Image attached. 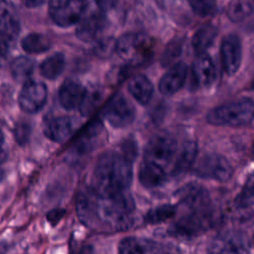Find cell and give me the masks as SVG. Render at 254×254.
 Instances as JSON below:
<instances>
[{"label": "cell", "instance_id": "6da1fadb", "mask_svg": "<svg viewBox=\"0 0 254 254\" xmlns=\"http://www.w3.org/2000/svg\"><path fill=\"white\" fill-rule=\"evenodd\" d=\"M76 211L80 221L92 229L123 230L133 222L135 202L130 192L102 195L86 187L78 193Z\"/></svg>", "mask_w": 254, "mask_h": 254}, {"label": "cell", "instance_id": "7a4b0ae2", "mask_svg": "<svg viewBox=\"0 0 254 254\" xmlns=\"http://www.w3.org/2000/svg\"><path fill=\"white\" fill-rule=\"evenodd\" d=\"M133 160L122 152L107 151L99 156L93 171L91 188L102 195L129 192L133 180Z\"/></svg>", "mask_w": 254, "mask_h": 254}, {"label": "cell", "instance_id": "3957f363", "mask_svg": "<svg viewBox=\"0 0 254 254\" xmlns=\"http://www.w3.org/2000/svg\"><path fill=\"white\" fill-rule=\"evenodd\" d=\"M254 104L252 99L244 98L231 101L211 109L206 115L209 124L217 126H241L253 118Z\"/></svg>", "mask_w": 254, "mask_h": 254}, {"label": "cell", "instance_id": "277c9868", "mask_svg": "<svg viewBox=\"0 0 254 254\" xmlns=\"http://www.w3.org/2000/svg\"><path fill=\"white\" fill-rule=\"evenodd\" d=\"M115 52L131 64H142L151 58V40L143 34L126 33L116 41Z\"/></svg>", "mask_w": 254, "mask_h": 254}, {"label": "cell", "instance_id": "5b68a950", "mask_svg": "<svg viewBox=\"0 0 254 254\" xmlns=\"http://www.w3.org/2000/svg\"><path fill=\"white\" fill-rule=\"evenodd\" d=\"M216 220V212L199 213L186 212L170 225L168 232L170 235L181 238H192L209 229Z\"/></svg>", "mask_w": 254, "mask_h": 254}, {"label": "cell", "instance_id": "8992f818", "mask_svg": "<svg viewBox=\"0 0 254 254\" xmlns=\"http://www.w3.org/2000/svg\"><path fill=\"white\" fill-rule=\"evenodd\" d=\"M178 152V144L169 134H157L148 142L144 161L153 163L163 169H167L175 160Z\"/></svg>", "mask_w": 254, "mask_h": 254}, {"label": "cell", "instance_id": "52a82bcc", "mask_svg": "<svg viewBox=\"0 0 254 254\" xmlns=\"http://www.w3.org/2000/svg\"><path fill=\"white\" fill-rule=\"evenodd\" d=\"M88 5V0H50L49 14L60 27H69L78 23Z\"/></svg>", "mask_w": 254, "mask_h": 254}, {"label": "cell", "instance_id": "ba28073f", "mask_svg": "<svg viewBox=\"0 0 254 254\" xmlns=\"http://www.w3.org/2000/svg\"><path fill=\"white\" fill-rule=\"evenodd\" d=\"M179 205L186 212H214L211 197L206 189L199 185L190 184L178 191Z\"/></svg>", "mask_w": 254, "mask_h": 254}, {"label": "cell", "instance_id": "9c48e42d", "mask_svg": "<svg viewBox=\"0 0 254 254\" xmlns=\"http://www.w3.org/2000/svg\"><path fill=\"white\" fill-rule=\"evenodd\" d=\"M193 173L201 179L222 183L232 177L233 168L225 157L218 154H206L198 160L193 168Z\"/></svg>", "mask_w": 254, "mask_h": 254}, {"label": "cell", "instance_id": "30bf717a", "mask_svg": "<svg viewBox=\"0 0 254 254\" xmlns=\"http://www.w3.org/2000/svg\"><path fill=\"white\" fill-rule=\"evenodd\" d=\"M102 114L110 125L116 128H122L130 125L134 121L136 109L127 97L118 93L105 105Z\"/></svg>", "mask_w": 254, "mask_h": 254}, {"label": "cell", "instance_id": "8fae6325", "mask_svg": "<svg viewBox=\"0 0 254 254\" xmlns=\"http://www.w3.org/2000/svg\"><path fill=\"white\" fill-rule=\"evenodd\" d=\"M250 247L247 235L239 231H227L213 239L207 254H249Z\"/></svg>", "mask_w": 254, "mask_h": 254}, {"label": "cell", "instance_id": "7c38bea8", "mask_svg": "<svg viewBox=\"0 0 254 254\" xmlns=\"http://www.w3.org/2000/svg\"><path fill=\"white\" fill-rule=\"evenodd\" d=\"M47 86L37 80L29 79L24 82L19 94V106L26 113H36L40 111L47 102Z\"/></svg>", "mask_w": 254, "mask_h": 254}, {"label": "cell", "instance_id": "4fadbf2b", "mask_svg": "<svg viewBox=\"0 0 254 254\" xmlns=\"http://www.w3.org/2000/svg\"><path fill=\"white\" fill-rule=\"evenodd\" d=\"M220 58L223 71L233 75L239 69L242 59L240 39L236 35H227L220 45Z\"/></svg>", "mask_w": 254, "mask_h": 254}, {"label": "cell", "instance_id": "5bb4252c", "mask_svg": "<svg viewBox=\"0 0 254 254\" xmlns=\"http://www.w3.org/2000/svg\"><path fill=\"white\" fill-rule=\"evenodd\" d=\"M76 128V120L68 116H57L49 118L44 123V134L56 143H64L68 140Z\"/></svg>", "mask_w": 254, "mask_h": 254}, {"label": "cell", "instance_id": "9a60e30c", "mask_svg": "<svg viewBox=\"0 0 254 254\" xmlns=\"http://www.w3.org/2000/svg\"><path fill=\"white\" fill-rule=\"evenodd\" d=\"M107 26V18L102 12H92L79 21L76 36L83 42H92L101 36Z\"/></svg>", "mask_w": 254, "mask_h": 254}, {"label": "cell", "instance_id": "2e32d148", "mask_svg": "<svg viewBox=\"0 0 254 254\" xmlns=\"http://www.w3.org/2000/svg\"><path fill=\"white\" fill-rule=\"evenodd\" d=\"M188 74V66L185 63H177L172 65L161 77L158 87L162 94L173 95L185 84Z\"/></svg>", "mask_w": 254, "mask_h": 254}, {"label": "cell", "instance_id": "e0dca14e", "mask_svg": "<svg viewBox=\"0 0 254 254\" xmlns=\"http://www.w3.org/2000/svg\"><path fill=\"white\" fill-rule=\"evenodd\" d=\"M85 93L83 85L72 78L65 79L59 89V102L65 110L78 108Z\"/></svg>", "mask_w": 254, "mask_h": 254}, {"label": "cell", "instance_id": "ac0fdd59", "mask_svg": "<svg viewBox=\"0 0 254 254\" xmlns=\"http://www.w3.org/2000/svg\"><path fill=\"white\" fill-rule=\"evenodd\" d=\"M20 32L17 11L10 0H0V35L13 42Z\"/></svg>", "mask_w": 254, "mask_h": 254}, {"label": "cell", "instance_id": "d6986e66", "mask_svg": "<svg viewBox=\"0 0 254 254\" xmlns=\"http://www.w3.org/2000/svg\"><path fill=\"white\" fill-rule=\"evenodd\" d=\"M191 73L196 85H210L216 78V69L211 58L205 54L199 55L192 64Z\"/></svg>", "mask_w": 254, "mask_h": 254}, {"label": "cell", "instance_id": "ffe728a7", "mask_svg": "<svg viewBox=\"0 0 254 254\" xmlns=\"http://www.w3.org/2000/svg\"><path fill=\"white\" fill-rule=\"evenodd\" d=\"M197 154V146L194 142L189 141L186 142L181 149H178L176 154L174 165L171 171L173 177H180L188 172L195 162Z\"/></svg>", "mask_w": 254, "mask_h": 254}, {"label": "cell", "instance_id": "44dd1931", "mask_svg": "<svg viewBox=\"0 0 254 254\" xmlns=\"http://www.w3.org/2000/svg\"><path fill=\"white\" fill-rule=\"evenodd\" d=\"M139 181L147 189H154L163 186L167 179V171L153 163L144 161L139 169Z\"/></svg>", "mask_w": 254, "mask_h": 254}, {"label": "cell", "instance_id": "7402d4cb", "mask_svg": "<svg viewBox=\"0 0 254 254\" xmlns=\"http://www.w3.org/2000/svg\"><path fill=\"white\" fill-rule=\"evenodd\" d=\"M127 86L131 95L140 104H147L151 100L154 87L147 76L143 74L134 75L128 81Z\"/></svg>", "mask_w": 254, "mask_h": 254}, {"label": "cell", "instance_id": "603a6c76", "mask_svg": "<svg viewBox=\"0 0 254 254\" xmlns=\"http://www.w3.org/2000/svg\"><path fill=\"white\" fill-rule=\"evenodd\" d=\"M217 34V28L211 24H205L198 28L191 39V47L195 54L198 56L204 54L213 44Z\"/></svg>", "mask_w": 254, "mask_h": 254}, {"label": "cell", "instance_id": "cb8c5ba5", "mask_svg": "<svg viewBox=\"0 0 254 254\" xmlns=\"http://www.w3.org/2000/svg\"><path fill=\"white\" fill-rule=\"evenodd\" d=\"M153 241L137 237H126L118 246V254H152Z\"/></svg>", "mask_w": 254, "mask_h": 254}, {"label": "cell", "instance_id": "d4e9b609", "mask_svg": "<svg viewBox=\"0 0 254 254\" xmlns=\"http://www.w3.org/2000/svg\"><path fill=\"white\" fill-rule=\"evenodd\" d=\"M65 66V59L62 53H57L47 58L40 65L41 74L48 79L59 77Z\"/></svg>", "mask_w": 254, "mask_h": 254}, {"label": "cell", "instance_id": "484cf974", "mask_svg": "<svg viewBox=\"0 0 254 254\" xmlns=\"http://www.w3.org/2000/svg\"><path fill=\"white\" fill-rule=\"evenodd\" d=\"M50 39L40 33H31L25 36L21 41L22 49L28 54H42L50 50Z\"/></svg>", "mask_w": 254, "mask_h": 254}, {"label": "cell", "instance_id": "4316f807", "mask_svg": "<svg viewBox=\"0 0 254 254\" xmlns=\"http://www.w3.org/2000/svg\"><path fill=\"white\" fill-rule=\"evenodd\" d=\"M35 67L34 62L27 57H19L15 59L11 64V72L13 77L20 82H26L33 74Z\"/></svg>", "mask_w": 254, "mask_h": 254}, {"label": "cell", "instance_id": "83f0119b", "mask_svg": "<svg viewBox=\"0 0 254 254\" xmlns=\"http://www.w3.org/2000/svg\"><path fill=\"white\" fill-rule=\"evenodd\" d=\"M253 11L251 1L232 0L227 7V16L232 22H241L248 18Z\"/></svg>", "mask_w": 254, "mask_h": 254}, {"label": "cell", "instance_id": "f1b7e54d", "mask_svg": "<svg viewBox=\"0 0 254 254\" xmlns=\"http://www.w3.org/2000/svg\"><path fill=\"white\" fill-rule=\"evenodd\" d=\"M177 211L178 207L175 204H162L150 209L145 216V220L148 223H160L174 217Z\"/></svg>", "mask_w": 254, "mask_h": 254}, {"label": "cell", "instance_id": "f546056e", "mask_svg": "<svg viewBox=\"0 0 254 254\" xmlns=\"http://www.w3.org/2000/svg\"><path fill=\"white\" fill-rule=\"evenodd\" d=\"M253 206V176H249L244 188L235 199V208L238 211L247 212L249 209L252 212Z\"/></svg>", "mask_w": 254, "mask_h": 254}, {"label": "cell", "instance_id": "4dcf8cb0", "mask_svg": "<svg viewBox=\"0 0 254 254\" xmlns=\"http://www.w3.org/2000/svg\"><path fill=\"white\" fill-rule=\"evenodd\" d=\"M101 98H102V91L99 90L98 88L96 87H93L91 89L85 88L83 99L78 107V109L80 110V113L83 116L89 115L94 110V108H96V106L100 103Z\"/></svg>", "mask_w": 254, "mask_h": 254}, {"label": "cell", "instance_id": "1f68e13d", "mask_svg": "<svg viewBox=\"0 0 254 254\" xmlns=\"http://www.w3.org/2000/svg\"><path fill=\"white\" fill-rule=\"evenodd\" d=\"M189 3L195 14L205 17L214 11L216 0H189Z\"/></svg>", "mask_w": 254, "mask_h": 254}, {"label": "cell", "instance_id": "d6a6232c", "mask_svg": "<svg viewBox=\"0 0 254 254\" xmlns=\"http://www.w3.org/2000/svg\"><path fill=\"white\" fill-rule=\"evenodd\" d=\"M115 44L116 42L111 38L100 39L94 47V53L99 58H108L115 51Z\"/></svg>", "mask_w": 254, "mask_h": 254}, {"label": "cell", "instance_id": "836d02e7", "mask_svg": "<svg viewBox=\"0 0 254 254\" xmlns=\"http://www.w3.org/2000/svg\"><path fill=\"white\" fill-rule=\"evenodd\" d=\"M30 134H31V127H30L29 123H27V122L17 123V125L15 126V129H14V135H15L17 142L20 145H25L28 142Z\"/></svg>", "mask_w": 254, "mask_h": 254}, {"label": "cell", "instance_id": "e575fe53", "mask_svg": "<svg viewBox=\"0 0 254 254\" xmlns=\"http://www.w3.org/2000/svg\"><path fill=\"white\" fill-rule=\"evenodd\" d=\"M152 254H182L180 249L173 244L157 243L153 241Z\"/></svg>", "mask_w": 254, "mask_h": 254}, {"label": "cell", "instance_id": "d590c367", "mask_svg": "<svg viewBox=\"0 0 254 254\" xmlns=\"http://www.w3.org/2000/svg\"><path fill=\"white\" fill-rule=\"evenodd\" d=\"M11 43L12 42L9 39L0 35V65L4 64L8 59Z\"/></svg>", "mask_w": 254, "mask_h": 254}, {"label": "cell", "instance_id": "8d00e7d4", "mask_svg": "<svg viewBox=\"0 0 254 254\" xmlns=\"http://www.w3.org/2000/svg\"><path fill=\"white\" fill-rule=\"evenodd\" d=\"M94 1L97 4L98 8L101 10V12H103V11H108L114 8L118 0H94Z\"/></svg>", "mask_w": 254, "mask_h": 254}, {"label": "cell", "instance_id": "74e56055", "mask_svg": "<svg viewBox=\"0 0 254 254\" xmlns=\"http://www.w3.org/2000/svg\"><path fill=\"white\" fill-rule=\"evenodd\" d=\"M64 213V210L63 209H54L48 213L47 218L51 223H55V222L57 223L63 217Z\"/></svg>", "mask_w": 254, "mask_h": 254}, {"label": "cell", "instance_id": "f35d334b", "mask_svg": "<svg viewBox=\"0 0 254 254\" xmlns=\"http://www.w3.org/2000/svg\"><path fill=\"white\" fill-rule=\"evenodd\" d=\"M6 158H7V150L5 148L4 135L0 130V165L6 160Z\"/></svg>", "mask_w": 254, "mask_h": 254}, {"label": "cell", "instance_id": "ab89813d", "mask_svg": "<svg viewBox=\"0 0 254 254\" xmlns=\"http://www.w3.org/2000/svg\"><path fill=\"white\" fill-rule=\"evenodd\" d=\"M47 0H24V3L27 7L29 8H35V7H39L42 4H44Z\"/></svg>", "mask_w": 254, "mask_h": 254}, {"label": "cell", "instance_id": "60d3db41", "mask_svg": "<svg viewBox=\"0 0 254 254\" xmlns=\"http://www.w3.org/2000/svg\"><path fill=\"white\" fill-rule=\"evenodd\" d=\"M78 254H92V250L89 246H87V247L82 248Z\"/></svg>", "mask_w": 254, "mask_h": 254}]
</instances>
